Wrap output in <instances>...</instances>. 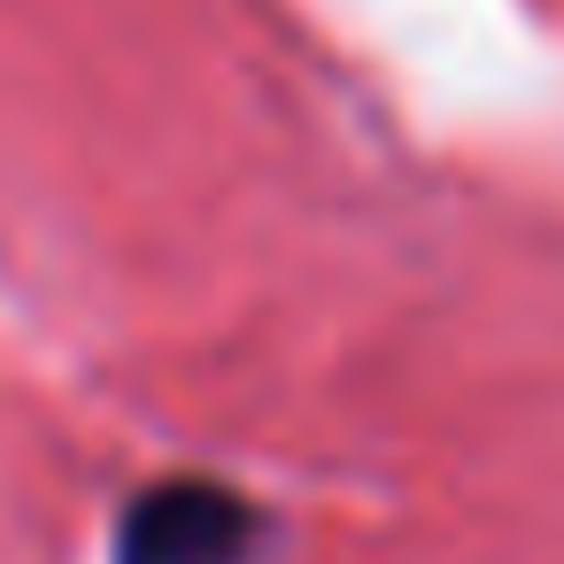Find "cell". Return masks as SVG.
Segmentation results:
<instances>
[{
    "instance_id": "1",
    "label": "cell",
    "mask_w": 564,
    "mask_h": 564,
    "mask_svg": "<svg viewBox=\"0 0 564 564\" xmlns=\"http://www.w3.org/2000/svg\"><path fill=\"white\" fill-rule=\"evenodd\" d=\"M256 502L217 479H163L117 525V564H248L256 556Z\"/></svg>"
}]
</instances>
